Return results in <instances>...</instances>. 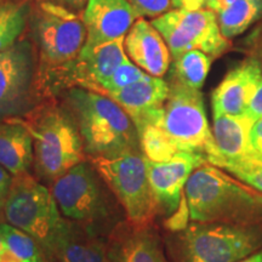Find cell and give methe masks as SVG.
Wrapping results in <instances>:
<instances>
[{
    "label": "cell",
    "mask_w": 262,
    "mask_h": 262,
    "mask_svg": "<svg viewBox=\"0 0 262 262\" xmlns=\"http://www.w3.org/2000/svg\"><path fill=\"white\" fill-rule=\"evenodd\" d=\"M0 232L19 262H47L41 248L32 235L9 224L0 225Z\"/></svg>",
    "instance_id": "cell-24"
},
{
    "label": "cell",
    "mask_w": 262,
    "mask_h": 262,
    "mask_svg": "<svg viewBox=\"0 0 262 262\" xmlns=\"http://www.w3.org/2000/svg\"><path fill=\"white\" fill-rule=\"evenodd\" d=\"M107 262H170L159 235L150 226L122 221L110 234Z\"/></svg>",
    "instance_id": "cell-15"
},
{
    "label": "cell",
    "mask_w": 262,
    "mask_h": 262,
    "mask_svg": "<svg viewBox=\"0 0 262 262\" xmlns=\"http://www.w3.org/2000/svg\"><path fill=\"white\" fill-rule=\"evenodd\" d=\"M146 163L157 214L173 215L181 204L189 176L208 162L199 153L179 152L166 162H152L146 158Z\"/></svg>",
    "instance_id": "cell-12"
},
{
    "label": "cell",
    "mask_w": 262,
    "mask_h": 262,
    "mask_svg": "<svg viewBox=\"0 0 262 262\" xmlns=\"http://www.w3.org/2000/svg\"><path fill=\"white\" fill-rule=\"evenodd\" d=\"M235 0H216L215 3V6H214V11L217 14V12L222 11V10L227 8L232 4V3H234Z\"/></svg>",
    "instance_id": "cell-35"
},
{
    "label": "cell",
    "mask_w": 262,
    "mask_h": 262,
    "mask_svg": "<svg viewBox=\"0 0 262 262\" xmlns=\"http://www.w3.org/2000/svg\"><path fill=\"white\" fill-rule=\"evenodd\" d=\"M170 85L163 78L148 75L113 93L103 94L119 104L135 123L137 133L158 119L160 111L168 98Z\"/></svg>",
    "instance_id": "cell-16"
},
{
    "label": "cell",
    "mask_w": 262,
    "mask_h": 262,
    "mask_svg": "<svg viewBox=\"0 0 262 262\" xmlns=\"http://www.w3.org/2000/svg\"><path fill=\"white\" fill-rule=\"evenodd\" d=\"M34 163L31 133L21 118L0 122V165L12 176L29 172Z\"/></svg>",
    "instance_id": "cell-19"
},
{
    "label": "cell",
    "mask_w": 262,
    "mask_h": 262,
    "mask_svg": "<svg viewBox=\"0 0 262 262\" xmlns=\"http://www.w3.org/2000/svg\"><path fill=\"white\" fill-rule=\"evenodd\" d=\"M2 214L6 224L35 239L47 262H55V250L64 217L51 189L38 182L29 172L15 176Z\"/></svg>",
    "instance_id": "cell-7"
},
{
    "label": "cell",
    "mask_w": 262,
    "mask_h": 262,
    "mask_svg": "<svg viewBox=\"0 0 262 262\" xmlns=\"http://www.w3.org/2000/svg\"><path fill=\"white\" fill-rule=\"evenodd\" d=\"M261 17L262 0H235L217 12L219 27L226 39L242 34Z\"/></svg>",
    "instance_id": "cell-23"
},
{
    "label": "cell",
    "mask_w": 262,
    "mask_h": 262,
    "mask_svg": "<svg viewBox=\"0 0 262 262\" xmlns=\"http://www.w3.org/2000/svg\"><path fill=\"white\" fill-rule=\"evenodd\" d=\"M245 116L253 119L254 122L262 118V75L258 79L256 90H255L253 97H251Z\"/></svg>",
    "instance_id": "cell-28"
},
{
    "label": "cell",
    "mask_w": 262,
    "mask_h": 262,
    "mask_svg": "<svg viewBox=\"0 0 262 262\" xmlns=\"http://www.w3.org/2000/svg\"><path fill=\"white\" fill-rule=\"evenodd\" d=\"M125 51L130 61L152 77L162 78L170 68L171 54L162 34L145 17L136 19L125 35Z\"/></svg>",
    "instance_id": "cell-18"
},
{
    "label": "cell",
    "mask_w": 262,
    "mask_h": 262,
    "mask_svg": "<svg viewBox=\"0 0 262 262\" xmlns=\"http://www.w3.org/2000/svg\"><path fill=\"white\" fill-rule=\"evenodd\" d=\"M249 41H250V48L260 56L262 62V22L260 26H257L253 34L249 37Z\"/></svg>",
    "instance_id": "cell-33"
},
{
    "label": "cell",
    "mask_w": 262,
    "mask_h": 262,
    "mask_svg": "<svg viewBox=\"0 0 262 262\" xmlns=\"http://www.w3.org/2000/svg\"><path fill=\"white\" fill-rule=\"evenodd\" d=\"M216 0H171L173 9L182 10H212Z\"/></svg>",
    "instance_id": "cell-30"
},
{
    "label": "cell",
    "mask_w": 262,
    "mask_h": 262,
    "mask_svg": "<svg viewBox=\"0 0 262 262\" xmlns=\"http://www.w3.org/2000/svg\"><path fill=\"white\" fill-rule=\"evenodd\" d=\"M26 2H35V3H38V2H44V0H26Z\"/></svg>",
    "instance_id": "cell-38"
},
{
    "label": "cell",
    "mask_w": 262,
    "mask_h": 262,
    "mask_svg": "<svg viewBox=\"0 0 262 262\" xmlns=\"http://www.w3.org/2000/svg\"><path fill=\"white\" fill-rule=\"evenodd\" d=\"M183 198L189 220L202 224L241 225L256 217L262 209L247 185L209 163L203 164L189 176Z\"/></svg>",
    "instance_id": "cell-3"
},
{
    "label": "cell",
    "mask_w": 262,
    "mask_h": 262,
    "mask_svg": "<svg viewBox=\"0 0 262 262\" xmlns=\"http://www.w3.org/2000/svg\"><path fill=\"white\" fill-rule=\"evenodd\" d=\"M21 119L32 135L33 166L41 180L52 183L88 159L79 129L64 103L48 98Z\"/></svg>",
    "instance_id": "cell-1"
},
{
    "label": "cell",
    "mask_w": 262,
    "mask_h": 262,
    "mask_svg": "<svg viewBox=\"0 0 262 262\" xmlns=\"http://www.w3.org/2000/svg\"><path fill=\"white\" fill-rule=\"evenodd\" d=\"M254 120L247 116H215L212 136L221 156L219 168L226 164L253 159L250 146V131Z\"/></svg>",
    "instance_id": "cell-20"
},
{
    "label": "cell",
    "mask_w": 262,
    "mask_h": 262,
    "mask_svg": "<svg viewBox=\"0 0 262 262\" xmlns=\"http://www.w3.org/2000/svg\"><path fill=\"white\" fill-rule=\"evenodd\" d=\"M3 2H4V0H0V4H2V3H3Z\"/></svg>",
    "instance_id": "cell-40"
},
{
    "label": "cell",
    "mask_w": 262,
    "mask_h": 262,
    "mask_svg": "<svg viewBox=\"0 0 262 262\" xmlns=\"http://www.w3.org/2000/svg\"><path fill=\"white\" fill-rule=\"evenodd\" d=\"M169 85L162 112L150 125L159 127L179 152L199 153L209 164L219 168L221 156L209 126L201 90L171 81Z\"/></svg>",
    "instance_id": "cell-8"
},
{
    "label": "cell",
    "mask_w": 262,
    "mask_h": 262,
    "mask_svg": "<svg viewBox=\"0 0 262 262\" xmlns=\"http://www.w3.org/2000/svg\"><path fill=\"white\" fill-rule=\"evenodd\" d=\"M41 101L37 51L29 35L25 34L0 52V122L24 118Z\"/></svg>",
    "instance_id": "cell-10"
},
{
    "label": "cell",
    "mask_w": 262,
    "mask_h": 262,
    "mask_svg": "<svg viewBox=\"0 0 262 262\" xmlns=\"http://www.w3.org/2000/svg\"><path fill=\"white\" fill-rule=\"evenodd\" d=\"M222 169L233 175L245 185L262 193V162L256 159H247L241 162L228 163Z\"/></svg>",
    "instance_id": "cell-26"
},
{
    "label": "cell",
    "mask_w": 262,
    "mask_h": 262,
    "mask_svg": "<svg viewBox=\"0 0 262 262\" xmlns=\"http://www.w3.org/2000/svg\"><path fill=\"white\" fill-rule=\"evenodd\" d=\"M139 18L129 0H90L83 12L86 29L84 48L125 37Z\"/></svg>",
    "instance_id": "cell-13"
},
{
    "label": "cell",
    "mask_w": 262,
    "mask_h": 262,
    "mask_svg": "<svg viewBox=\"0 0 262 262\" xmlns=\"http://www.w3.org/2000/svg\"><path fill=\"white\" fill-rule=\"evenodd\" d=\"M0 262H19L15 255L12 254V251L10 250L2 232H0Z\"/></svg>",
    "instance_id": "cell-34"
},
{
    "label": "cell",
    "mask_w": 262,
    "mask_h": 262,
    "mask_svg": "<svg viewBox=\"0 0 262 262\" xmlns=\"http://www.w3.org/2000/svg\"><path fill=\"white\" fill-rule=\"evenodd\" d=\"M12 179H14V176L4 166L0 165V205L2 206L4 204L6 195H8L10 191V187H11Z\"/></svg>",
    "instance_id": "cell-31"
},
{
    "label": "cell",
    "mask_w": 262,
    "mask_h": 262,
    "mask_svg": "<svg viewBox=\"0 0 262 262\" xmlns=\"http://www.w3.org/2000/svg\"><path fill=\"white\" fill-rule=\"evenodd\" d=\"M140 17L156 18L168 12L171 8V0H129Z\"/></svg>",
    "instance_id": "cell-27"
},
{
    "label": "cell",
    "mask_w": 262,
    "mask_h": 262,
    "mask_svg": "<svg viewBox=\"0 0 262 262\" xmlns=\"http://www.w3.org/2000/svg\"><path fill=\"white\" fill-rule=\"evenodd\" d=\"M168 45L172 60L191 50L214 57L231 49L220 31L217 14L212 10L171 9L150 21Z\"/></svg>",
    "instance_id": "cell-11"
},
{
    "label": "cell",
    "mask_w": 262,
    "mask_h": 262,
    "mask_svg": "<svg viewBox=\"0 0 262 262\" xmlns=\"http://www.w3.org/2000/svg\"><path fill=\"white\" fill-rule=\"evenodd\" d=\"M261 75V62L254 56L232 68L211 95L214 117L245 116Z\"/></svg>",
    "instance_id": "cell-14"
},
{
    "label": "cell",
    "mask_w": 262,
    "mask_h": 262,
    "mask_svg": "<svg viewBox=\"0 0 262 262\" xmlns=\"http://www.w3.org/2000/svg\"><path fill=\"white\" fill-rule=\"evenodd\" d=\"M50 2L56 3L58 5H62L64 8L72 10V11L83 15L84 10L90 0H50Z\"/></svg>",
    "instance_id": "cell-32"
},
{
    "label": "cell",
    "mask_w": 262,
    "mask_h": 262,
    "mask_svg": "<svg viewBox=\"0 0 262 262\" xmlns=\"http://www.w3.org/2000/svg\"><path fill=\"white\" fill-rule=\"evenodd\" d=\"M238 262H262V250L260 249V250L256 251V253L249 255V256L244 257L243 260Z\"/></svg>",
    "instance_id": "cell-36"
},
{
    "label": "cell",
    "mask_w": 262,
    "mask_h": 262,
    "mask_svg": "<svg viewBox=\"0 0 262 262\" xmlns=\"http://www.w3.org/2000/svg\"><path fill=\"white\" fill-rule=\"evenodd\" d=\"M32 2L4 0L0 4V52L8 50L25 35L32 12Z\"/></svg>",
    "instance_id": "cell-21"
},
{
    "label": "cell",
    "mask_w": 262,
    "mask_h": 262,
    "mask_svg": "<svg viewBox=\"0 0 262 262\" xmlns=\"http://www.w3.org/2000/svg\"><path fill=\"white\" fill-rule=\"evenodd\" d=\"M64 104L74 117L88 158L141 149L135 123L107 95L73 88L66 93Z\"/></svg>",
    "instance_id": "cell-2"
},
{
    "label": "cell",
    "mask_w": 262,
    "mask_h": 262,
    "mask_svg": "<svg viewBox=\"0 0 262 262\" xmlns=\"http://www.w3.org/2000/svg\"><path fill=\"white\" fill-rule=\"evenodd\" d=\"M250 146L253 159L262 162V118L254 123L250 131Z\"/></svg>",
    "instance_id": "cell-29"
},
{
    "label": "cell",
    "mask_w": 262,
    "mask_h": 262,
    "mask_svg": "<svg viewBox=\"0 0 262 262\" xmlns=\"http://www.w3.org/2000/svg\"><path fill=\"white\" fill-rule=\"evenodd\" d=\"M2 212H3V206L0 205V214H2Z\"/></svg>",
    "instance_id": "cell-39"
},
{
    "label": "cell",
    "mask_w": 262,
    "mask_h": 262,
    "mask_svg": "<svg viewBox=\"0 0 262 262\" xmlns=\"http://www.w3.org/2000/svg\"><path fill=\"white\" fill-rule=\"evenodd\" d=\"M248 186V185H247ZM248 189H249V192L251 193V195L254 196L255 199H256V201L260 203V204L262 205V193L261 192H257L256 189H254V188H251L250 186H248Z\"/></svg>",
    "instance_id": "cell-37"
},
{
    "label": "cell",
    "mask_w": 262,
    "mask_h": 262,
    "mask_svg": "<svg viewBox=\"0 0 262 262\" xmlns=\"http://www.w3.org/2000/svg\"><path fill=\"white\" fill-rule=\"evenodd\" d=\"M110 234L93 226L64 219L55 262H107Z\"/></svg>",
    "instance_id": "cell-17"
},
{
    "label": "cell",
    "mask_w": 262,
    "mask_h": 262,
    "mask_svg": "<svg viewBox=\"0 0 262 262\" xmlns=\"http://www.w3.org/2000/svg\"><path fill=\"white\" fill-rule=\"evenodd\" d=\"M148 75L149 74H147L145 71L141 70L139 66H136L133 61L126 60L114 71V73L111 75L110 79L104 81L97 93H113V91L120 90L123 88L129 86L131 84L146 79Z\"/></svg>",
    "instance_id": "cell-25"
},
{
    "label": "cell",
    "mask_w": 262,
    "mask_h": 262,
    "mask_svg": "<svg viewBox=\"0 0 262 262\" xmlns=\"http://www.w3.org/2000/svg\"><path fill=\"white\" fill-rule=\"evenodd\" d=\"M51 193L67 220L112 233L122 220L117 198L89 160L81 162L55 180Z\"/></svg>",
    "instance_id": "cell-5"
},
{
    "label": "cell",
    "mask_w": 262,
    "mask_h": 262,
    "mask_svg": "<svg viewBox=\"0 0 262 262\" xmlns=\"http://www.w3.org/2000/svg\"><path fill=\"white\" fill-rule=\"evenodd\" d=\"M212 57L201 50H191L173 58L170 81L201 90L208 77Z\"/></svg>",
    "instance_id": "cell-22"
},
{
    "label": "cell",
    "mask_w": 262,
    "mask_h": 262,
    "mask_svg": "<svg viewBox=\"0 0 262 262\" xmlns=\"http://www.w3.org/2000/svg\"><path fill=\"white\" fill-rule=\"evenodd\" d=\"M28 35L37 51L39 85L49 73L75 60L86 41L83 15L50 0L32 6Z\"/></svg>",
    "instance_id": "cell-6"
},
{
    "label": "cell",
    "mask_w": 262,
    "mask_h": 262,
    "mask_svg": "<svg viewBox=\"0 0 262 262\" xmlns=\"http://www.w3.org/2000/svg\"><path fill=\"white\" fill-rule=\"evenodd\" d=\"M262 247V231L251 225L193 222L173 232V262H238Z\"/></svg>",
    "instance_id": "cell-4"
},
{
    "label": "cell",
    "mask_w": 262,
    "mask_h": 262,
    "mask_svg": "<svg viewBox=\"0 0 262 262\" xmlns=\"http://www.w3.org/2000/svg\"><path fill=\"white\" fill-rule=\"evenodd\" d=\"M88 160L116 195L126 220L136 226L152 225L157 208L142 150L131 149L113 157H89Z\"/></svg>",
    "instance_id": "cell-9"
}]
</instances>
